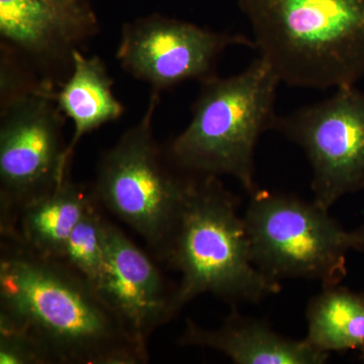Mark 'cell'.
I'll use <instances>...</instances> for the list:
<instances>
[{
  "instance_id": "1",
  "label": "cell",
  "mask_w": 364,
  "mask_h": 364,
  "mask_svg": "<svg viewBox=\"0 0 364 364\" xmlns=\"http://www.w3.org/2000/svg\"><path fill=\"white\" fill-rule=\"evenodd\" d=\"M0 318L28 333L59 364L147 363L97 289L64 261L1 241Z\"/></svg>"
},
{
  "instance_id": "2",
  "label": "cell",
  "mask_w": 364,
  "mask_h": 364,
  "mask_svg": "<svg viewBox=\"0 0 364 364\" xmlns=\"http://www.w3.org/2000/svg\"><path fill=\"white\" fill-rule=\"evenodd\" d=\"M254 49L296 87L355 85L364 76V0H238Z\"/></svg>"
},
{
  "instance_id": "3",
  "label": "cell",
  "mask_w": 364,
  "mask_h": 364,
  "mask_svg": "<svg viewBox=\"0 0 364 364\" xmlns=\"http://www.w3.org/2000/svg\"><path fill=\"white\" fill-rule=\"evenodd\" d=\"M280 83L260 57L237 75L200 81L188 126L164 150L169 161L196 176L234 177L249 196L257 191L256 144L274 128Z\"/></svg>"
},
{
  "instance_id": "4",
  "label": "cell",
  "mask_w": 364,
  "mask_h": 364,
  "mask_svg": "<svg viewBox=\"0 0 364 364\" xmlns=\"http://www.w3.org/2000/svg\"><path fill=\"white\" fill-rule=\"evenodd\" d=\"M238 200L219 177L198 176L163 260L181 273L176 312L208 293L236 304L279 294V280L254 265Z\"/></svg>"
},
{
  "instance_id": "5",
  "label": "cell",
  "mask_w": 364,
  "mask_h": 364,
  "mask_svg": "<svg viewBox=\"0 0 364 364\" xmlns=\"http://www.w3.org/2000/svg\"><path fill=\"white\" fill-rule=\"evenodd\" d=\"M159 93L153 90L142 119L105 151L91 189L163 260L198 176L174 166L155 140Z\"/></svg>"
},
{
  "instance_id": "6",
  "label": "cell",
  "mask_w": 364,
  "mask_h": 364,
  "mask_svg": "<svg viewBox=\"0 0 364 364\" xmlns=\"http://www.w3.org/2000/svg\"><path fill=\"white\" fill-rule=\"evenodd\" d=\"M243 218L251 259L267 277L315 280L323 287L337 286L346 277L354 232L314 200L258 188Z\"/></svg>"
},
{
  "instance_id": "7",
  "label": "cell",
  "mask_w": 364,
  "mask_h": 364,
  "mask_svg": "<svg viewBox=\"0 0 364 364\" xmlns=\"http://www.w3.org/2000/svg\"><path fill=\"white\" fill-rule=\"evenodd\" d=\"M63 114L46 85L1 95L0 231L6 237L18 213L69 174Z\"/></svg>"
},
{
  "instance_id": "8",
  "label": "cell",
  "mask_w": 364,
  "mask_h": 364,
  "mask_svg": "<svg viewBox=\"0 0 364 364\" xmlns=\"http://www.w3.org/2000/svg\"><path fill=\"white\" fill-rule=\"evenodd\" d=\"M279 132L305 152L312 167L313 200L330 210L364 188V92L336 88L323 102L277 114Z\"/></svg>"
},
{
  "instance_id": "9",
  "label": "cell",
  "mask_w": 364,
  "mask_h": 364,
  "mask_svg": "<svg viewBox=\"0 0 364 364\" xmlns=\"http://www.w3.org/2000/svg\"><path fill=\"white\" fill-rule=\"evenodd\" d=\"M232 46L254 49L252 39L243 35L152 18L124 26L117 60L133 77L161 91L215 75V62Z\"/></svg>"
},
{
  "instance_id": "10",
  "label": "cell",
  "mask_w": 364,
  "mask_h": 364,
  "mask_svg": "<svg viewBox=\"0 0 364 364\" xmlns=\"http://www.w3.org/2000/svg\"><path fill=\"white\" fill-rule=\"evenodd\" d=\"M105 264L97 291L140 348L177 312L176 287H168L156 265L128 236L105 219Z\"/></svg>"
},
{
  "instance_id": "11",
  "label": "cell",
  "mask_w": 364,
  "mask_h": 364,
  "mask_svg": "<svg viewBox=\"0 0 364 364\" xmlns=\"http://www.w3.org/2000/svg\"><path fill=\"white\" fill-rule=\"evenodd\" d=\"M95 26L76 0H0L2 39L33 56L72 53Z\"/></svg>"
},
{
  "instance_id": "12",
  "label": "cell",
  "mask_w": 364,
  "mask_h": 364,
  "mask_svg": "<svg viewBox=\"0 0 364 364\" xmlns=\"http://www.w3.org/2000/svg\"><path fill=\"white\" fill-rule=\"evenodd\" d=\"M179 344L214 349L238 364H322L330 355L306 339L287 338L264 321L244 317L237 311L214 330L188 320Z\"/></svg>"
},
{
  "instance_id": "13",
  "label": "cell",
  "mask_w": 364,
  "mask_h": 364,
  "mask_svg": "<svg viewBox=\"0 0 364 364\" xmlns=\"http://www.w3.org/2000/svg\"><path fill=\"white\" fill-rule=\"evenodd\" d=\"M92 189L67 176L54 188L23 207L2 239L16 242L41 257L61 260L74 228L95 202Z\"/></svg>"
},
{
  "instance_id": "14",
  "label": "cell",
  "mask_w": 364,
  "mask_h": 364,
  "mask_svg": "<svg viewBox=\"0 0 364 364\" xmlns=\"http://www.w3.org/2000/svg\"><path fill=\"white\" fill-rule=\"evenodd\" d=\"M72 72L61 90L55 93L57 107L73 124V136L67 146V161L81 139L100 127L123 116L124 105L112 90V81L104 62L97 56H85L74 49Z\"/></svg>"
},
{
  "instance_id": "15",
  "label": "cell",
  "mask_w": 364,
  "mask_h": 364,
  "mask_svg": "<svg viewBox=\"0 0 364 364\" xmlns=\"http://www.w3.org/2000/svg\"><path fill=\"white\" fill-rule=\"evenodd\" d=\"M306 340L318 350L331 352L364 348V294L337 286L323 291L309 303Z\"/></svg>"
},
{
  "instance_id": "16",
  "label": "cell",
  "mask_w": 364,
  "mask_h": 364,
  "mask_svg": "<svg viewBox=\"0 0 364 364\" xmlns=\"http://www.w3.org/2000/svg\"><path fill=\"white\" fill-rule=\"evenodd\" d=\"M105 221L95 198L74 228L61 259L95 287L105 264Z\"/></svg>"
},
{
  "instance_id": "17",
  "label": "cell",
  "mask_w": 364,
  "mask_h": 364,
  "mask_svg": "<svg viewBox=\"0 0 364 364\" xmlns=\"http://www.w3.org/2000/svg\"><path fill=\"white\" fill-rule=\"evenodd\" d=\"M0 363L51 364L44 350L28 334L0 318Z\"/></svg>"
},
{
  "instance_id": "18",
  "label": "cell",
  "mask_w": 364,
  "mask_h": 364,
  "mask_svg": "<svg viewBox=\"0 0 364 364\" xmlns=\"http://www.w3.org/2000/svg\"><path fill=\"white\" fill-rule=\"evenodd\" d=\"M353 232L354 237H355V247H354V250L364 253V224L358 230Z\"/></svg>"
},
{
  "instance_id": "19",
  "label": "cell",
  "mask_w": 364,
  "mask_h": 364,
  "mask_svg": "<svg viewBox=\"0 0 364 364\" xmlns=\"http://www.w3.org/2000/svg\"><path fill=\"white\" fill-rule=\"evenodd\" d=\"M361 360H363V363H364V348L361 349V356H360Z\"/></svg>"
}]
</instances>
